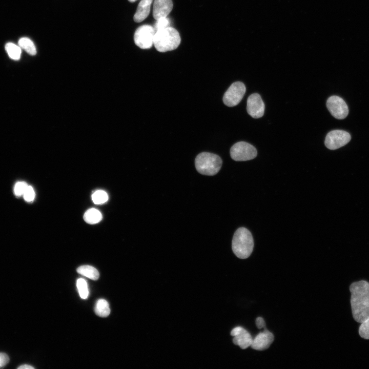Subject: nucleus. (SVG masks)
Masks as SVG:
<instances>
[{
    "label": "nucleus",
    "instance_id": "1",
    "mask_svg": "<svg viewBox=\"0 0 369 369\" xmlns=\"http://www.w3.org/2000/svg\"><path fill=\"white\" fill-rule=\"evenodd\" d=\"M350 291L353 317L361 323L369 317V283L365 280L353 282Z\"/></svg>",
    "mask_w": 369,
    "mask_h": 369
},
{
    "label": "nucleus",
    "instance_id": "2",
    "mask_svg": "<svg viewBox=\"0 0 369 369\" xmlns=\"http://www.w3.org/2000/svg\"><path fill=\"white\" fill-rule=\"evenodd\" d=\"M181 38L179 32L174 28L168 27L155 32L153 45L160 52L176 49L179 45Z\"/></svg>",
    "mask_w": 369,
    "mask_h": 369
},
{
    "label": "nucleus",
    "instance_id": "3",
    "mask_svg": "<svg viewBox=\"0 0 369 369\" xmlns=\"http://www.w3.org/2000/svg\"><path fill=\"white\" fill-rule=\"evenodd\" d=\"M254 240L251 232L245 228H238L235 232L232 242V249L239 258L245 259L251 254Z\"/></svg>",
    "mask_w": 369,
    "mask_h": 369
},
{
    "label": "nucleus",
    "instance_id": "4",
    "mask_svg": "<svg viewBox=\"0 0 369 369\" xmlns=\"http://www.w3.org/2000/svg\"><path fill=\"white\" fill-rule=\"evenodd\" d=\"M222 161L217 155L209 153L202 152L195 158V166L196 170L200 174L213 176L220 170Z\"/></svg>",
    "mask_w": 369,
    "mask_h": 369
},
{
    "label": "nucleus",
    "instance_id": "5",
    "mask_svg": "<svg viewBox=\"0 0 369 369\" xmlns=\"http://www.w3.org/2000/svg\"><path fill=\"white\" fill-rule=\"evenodd\" d=\"M257 154L256 148L253 145L245 141L236 142L230 149L231 158L238 161L253 159L256 157Z\"/></svg>",
    "mask_w": 369,
    "mask_h": 369
},
{
    "label": "nucleus",
    "instance_id": "6",
    "mask_svg": "<svg viewBox=\"0 0 369 369\" xmlns=\"http://www.w3.org/2000/svg\"><path fill=\"white\" fill-rule=\"evenodd\" d=\"M155 32L154 28L151 25H144L140 26L134 33L135 44L141 49H150L153 45Z\"/></svg>",
    "mask_w": 369,
    "mask_h": 369
},
{
    "label": "nucleus",
    "instance_id": "7",
    "mask_svg": "<svg viewBox=\"0 0 369 369\" xmlns=\"http://www.w3.org/2000/svg\"><path fill=\"white\" fill-rule=\"evenodd\" d=\"M246 91L245 86L240 81L233 83L225 92L223 102L228 107L237 105L242 100Z\"/></svg>",
    "mask_w": 369,
    "mask_h": 369
},
{
    "label": "nucleus",
    "instance_id": "8",
    "mask_svg": "<svg viewBox=\"0 0 369 369\" xmlns=\"http://www.w3.org/2000/svg\"><path fill=\"white\" fill-rule=\"evenodd\" d=\"M351 136L347 132L335 130L329 132L326 135L324 144L330 150H336L346 145L351 140Z\"/></svg>",
    "mask_w": 369,
    "mask_h": 369
},
{
    "label": "nucleus",
    "instance_id": "9",
    "mask_svg": "<svg viewBox=\"0 0 369 369\" xmlns=\"http://www.w3.org/2000/svg\"><path fill=\"white\" fill-rule=\"evenodd\" d=\"M326 107L332 116L338 119H344L348 114L347 104L338 96H330L327 99Z\"/></svg>",
    "mask_w": 369,
    "mask_h": 369
},
{
    "label": "nucleus",
    "instance_id": "10",
    "mask_svg": "<svg viewBox=\"0 0 369 369\" xmlns=\"http://www.w3.org/2000/svg\"><path fill=\"white\" fill-rule=\"evenodd\" d=\"M264 104L258 93L250 95L247 99V110L248 114L253 118L261 117L264 112Z\"/></svg>",
    "mask_w": 369,
    "mask_h": 369
},
{
    "label": "nucleus",
    "instance_id": "11",
    "mask_svg": "<svg viewBox=\"0 0 369 369\" xmlns=\"http://www.w3.org/2000/svg\"><path fill=\"white\" fill-rule=\"evenodd\" d=\"M231 335L234 337L233 343L241 348L245 349L251 346L253 339L244 328L240 326L234 328L231 332Z\"/></svg>",
    "mask_w": 369,
    "mask_h": 369
},
{
    "label": "nucleus",
    "instance_id": "12",
    "mask_svg": "<svg viewBox=\"0 0 369 369\" xmlns=\"http://www.w3.org/2000/svg\"><path fill=\"white\" fill-rule=\"evenodd\" d=\"M274 340L273 334L266 329L259 333L253 339L251 347L255 350L263 351L268 348Z\"/></svg>",
    "mask_w": 369,
    "mask_h": 369
},
{
    "label": "nucleus",
    "instance_id": "13",
    "mask_svg": "<svg viewBox=\"0 0 369 369\" xmlns=\"http://www.w3.org/2000/svg\"><path fill=\"white\" fill-rule=\"evenodd\" d=\"M172 8V0H155L153 4V16L155 20L167 17Z\"/></svg>",
    "mask_w": 369,
    "mask_h": 369
},
{
    "label": "nucleus",
    "instance_id": "14",
    "mask_svg": "<svg viewBox=\"0 0 369 369\" xmlns=\"http://www.w3.org/2000/svg\"><path fill=\"white\" fill-rule=\"evenodd\" d=\"M153 0H141L134 15V20L139 23L145 19L149 15Z\"/></svg>",
    "mask_w": 369,
    "mask_h": 369
},
{
    "label": "nucleus",
    "instance_id": "15",
    "mask_svg": "<svg viewBox=\"0 0 369 369\" xmlns=\"http://www.w3.org/2000/svg\"><path fill=\"white\" fill-rule=\"evenodd\" d=\"M77 272L92 280H96L99 278V274L97 269L92 266L84 265L77 269Z\"/></svg>",
    "mask_w": 369,
    "mask_h": 369
},
{
    "label": "nucleus",
    "instance_id": "16",
    "mask_svg": "<svg viewBox=\"0 0 369 369\" xmlns=\"http://www.w3.org/2000/svg\"><path fill=\"white\" fill-rule=\"evenodd\" d=\"M95 313L99 317H107L110 313L109 305L107 301L104 299L98 300L95 306Z\"/></svg>",
    "mask_w": 369,
    "mask_h": 369
},
{
    "label": "nucleus",
    "instance_id": "17",
    "mask_svg": "<svg viewBox=\"0 0 369 369\" xmlns=\"http://www.w3.org/2000/svg\"><path fill=\"white\" fill-rule=\"evenodd\" d=\"M85 221L89 224H95L102 219L101 213L97 209L92 208L88 210L84 215Z\"/></svg>",
    "mask_w": 369,
    "mask_h": 369
},
{
    "label": "nucleus",
    "instance_id": "18",
    "mask_svg": "<svg viewBox=\"0 0 369 369\" xmlns=\"http://www.w3.org/2000/svg\"><path fill=\"white\" fill-rule=\"evenodd\" d=\"M18 46L31 55L36 54V49L33 42L28 37H22L18 42Z\"/></svg>",
    "mask_w": 369,
    "mask_h": 369
},
{
    "label": "nucleus",
    "instance_id": "19",
    "mask_svg": "<svg viewBox=\"0 0 369 369\" xmlns=\"http://www.w3.org/2000/svg\"><path fill=\"white\" fill-rule=\"evenodd\" d=\"M5 50L9 57L14 60H18L21 56V48L13 43H8L5 45Z\"/></svg>",
    "mask_w": 369,
    "mask_h": 369
},
{
    "label": "nucleus",
    "instance_id": "20",
    "mask_svg": "<svg viewBox=\"0 0 369 369\" xmlns=\"http://www.w3.org/2000/svg\"><path fill=\"white\" fill-rule=\"evenodd\" d=\"M76 285L80 297L82 299H86L89 294L86 281L83 278H79L77 280Z\"/></svg>",
    "mask_w": 369,
    "mask_h": 369
},
{
    "label": "nucleus",
    "instance_id": "21",
    "mask_svg": "<svg viewBox=\"0 0 369 369\" xmlns=\"http://www.w3.org/2000/svg\"><path fill=\"white\" fill-rule=\"evenodd\" d=\"M93 202L96 204H100L106 202L108 199L107 193L102 190L95 191L92 195Z\"/></svg>",
    "mask_w": 369,
    "mask_h": 369
},
{
    "label": "nucleus",
    "instance_id": "22",
    "mask_svg": "<svg viewBox=\"0 0 369 369\" xmlns=\"http://www.w3.org/2000/svg\"><path fill=\"white\" fill-rule=\"evenodd\" d=\"M359 329V334L361 337L369 339V317L361 323Z\"/></svg>",
    "mask_w": 369,
    "mask_h": 369
},
{
    "label": "nucleus",
    "instance_id": "23",
    "mask_svg": "<svg viewBox=\"0 0 369 369\" xmlns=\"http://www.w3.org/2000/svg\"><path fill=\"white\" fill-rule=\"evenodd\" d=\"M156 20L155 27L154 28L155 31L170 27V20L167 17H162Z\"/></svg>",
    "mask_w": 369,
    "mask_h": 369
},
{
    "label": "nucleus",
    "instance_id": "24",
    "mask_svg": "<svg viewBox=\"0 0 369 369\" xmlns=\"http://www.w3.org/2000/svg\"><path fill=\"white\" fill-rule=\"evenodd\" d=\"M28 186L27 183L24 181L17 182L14 187L15 194L17 196L23 195Z\"/></svg>",
    "mask_w": 369,
    "mask_h": 369
},
{
    "label": "nucleus",
    "instance_id": "25",
    "mask_svg": "<svg viewBox=\"0 0 369 369\" xmlns=\"http://www.w3.org/2000/svg\"><path fill=\"white\" fill-rule=\"evenodd\" d=\"M23 196L26 201H32L35 197V192L33 188L30 186H28L23 194Z\"/></svg>",
    "mask_w": 369,
    "mask_h": 369
},
{
    "label": "nucleus",
    "instance_id": "26",
    "mask_svg": "<svg viewBox=\"0 0 369 369\" xmlns=\"http://www.w3.org/2000/svg\"><path fill=\"white\" fill-rule=\"evenodd\" d=\"M9 361L8 356L4 353H0V368L5 366Z\"/></svg>",
    "mask_w": 369,
    "mask_h": 369
},
{
    "label": "nucleus",
    "instance_id": "27",
    "mask_svg": "<svg viewBox=\"0 0 369 369\" xmlns=\"http://www.w3.org/2000/svg\"><path fill=\"white\" fill-rule=\"evenodd\" d=\"M256 325L257 327L261 329L262 328L265 329V323L262 317H258L256 320Z\"/></svg>",
    "mask_w": 369,
    "mask_h": 369
},
{
    "label": "nucleus",
    "instance_id": "28",
    "mask_svg": "<svg viewBox=\"0 0 369 369\" xmlns=\"http://www.w3.org/2000/svg\"><path fill=\"white\" fill-rule=\"evenodd\" d=\"M18 369H34V367L28 365V364H23L19 367H17Z\"/></svg>",
    "mask_w": 369,
    "mask_h": 369
},
{
    "label": "nucleus",
    "instance_id": "29",
    "mask_svg": "<svg viewBox=\"0 0 369 369\" xmlns=\"http://www.w3.org/2000/svg\"><path fill=\"white\" fill-rule=\"evenodd\" d=\"M128 1H129L130 2L133 3V2H135V1H136L137 0H128Z\"/></svg>",
    "mask_w": 369,
    "mask_h": 369
}]
</instances>
